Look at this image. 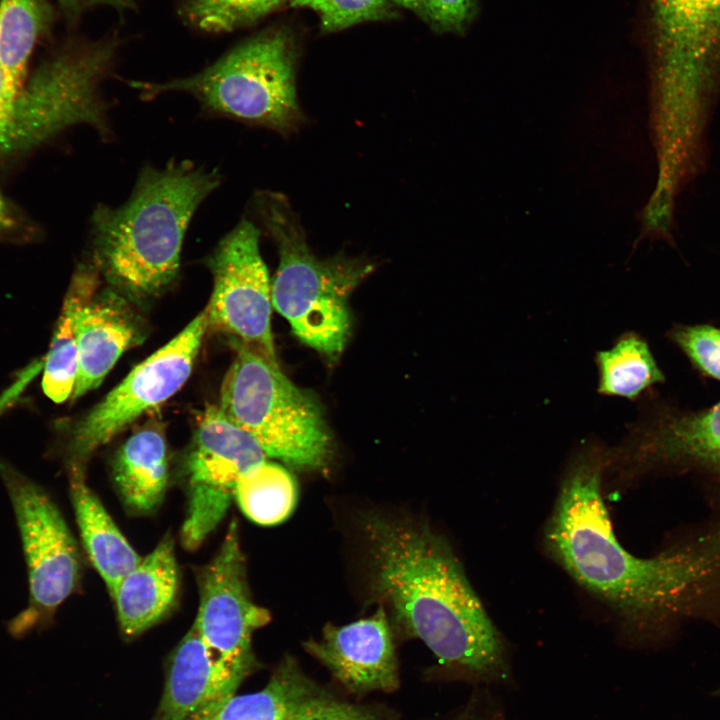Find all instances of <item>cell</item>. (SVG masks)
<instances>
[{"instance_id":"obj_1","label":"cell","mask_w":720,"mask_h":720,"mask_svg":"<svg viewBox=\"0 0 720 720\" xmlns=\"http://www.w3.org/2000/svg\"><path fill=\"white\" fill-rule=\"evenodd\" d=\"M610 450L585 442L572 457L546 529L553 556L626 622L649 625L688 608L720 579V532L653 558L615 537L602 498Z\"/></svg>"},{"instance_id":"obj_5","label":"cell","mask_w":720,"mask_h":720,"mask_svg":"<svg viewBox=\"0 0 720 720\" xmlns=\"http://www.w3.org/2000/svg\"><path fill=\"white\" fill-rule=\"evenodd\" d=\"M299 56L296 32L288 25H275L241 41L191 76L127 84L143 100L183 92L207 115L287 134L303 120L296 91Z\"/></svg>"},{"instance_id":"obj_29","label":"cell","mask_w":720,"mask_h":720,"mask_svg":"<svg viewBox=\"0 0 720 720\" xmlns=\"http://www.w3.org/2000/svg\"><path fill=\"white\" fill-rule=\"evenodd\" d=\"M673 340L706 374L720 380V330L707 325L676 329Z\"/></svg>"},{"instance_id":"obj_22","label":"cell","mask_w":720,"mask_h":720,"mask_svg":"<svg viewBox=\"0 0 720 720\" xmlns=\"http://www.w3.org/2000/svg\"><path fill=\"white\" fill-rule=\"evenodd\" d=\"M597 392L604 396L638 398L642 392L664 381L647 342L628 331L595 355Z\"/></svg>"},{"instance_id":"obj_27","label":"cell","mask_w":720,"mask_h":720,"mask_svg":"<svg viewBox=\"0 0 720 720\" xmlns=\"http://www.w3.org/2000/svg\"><path fill=\"white\" fill-rule=\"evenodd\" d=\"M289 6L312 10L319 19L322 34L399 17L398 7L392 0H290Z\"/></svg>"},{"instance_id":"obj_25","label":"cell","mask_w":720,"mask_h":720,"mask_svg":"<svg viewBox=\"0 0 720 720\" xmlns=\"http://www.w3.org/2000/svg\"><path fill=\"white\" fill-rule=\"evenodd\" d=\"M290 0H181L179 15L192 28L209 34L250 27L289 5Z\"/></svg>"},{"instance_id":"obj_30","label":"cell","mask_w":720,"mask_h":720,"mask_svg":"<svg viewBox=\"0 0 720 720\" xmlns=\"http://www.w3.org/2000/svg\"><path fill=\"white\" fill-rule=\"evenodd\" d=\"M58 2L67 18L74 20L84 11L96 6L111 7L120 13L134 10L139 0H58Z\"/></svg>"},{"instance_id":"obj_23","label":"cell","mask_w":720,"mask_h":720,"mask_svg":"<svg viewBox=\"0 0 720 720\" xmlns=\"http://www.w3.org/2000/svg\"><path fill=\"white\" fill-rule=\"evenodd\" d=\"M47 0H0V65L11 91L26 82L28 60L51 21Z\"/></svg>"},{"instance_id":"obj_9","label":"cell","mask_w":720,"mask_h":720,"mask_svg":"<svg viewBox=\"0 0 720 720\" xmlns=\"http://www.w3.org/2000/svg\"><path fill=\"white\" fill-rule=\"evenodd\" d=\"M207 328L203 310L172 340L135 366L76 424L68 444L69 471H85L96 449L184 385Z\"/></svg>"},{"instance_id":"obj_18","label":"cell","mask_w":720,"mask_h":720,"mask_svg":"<svg viewBox=\"0 0 720 720\" xmlns=\"http://www.w3.org/2000/svg\"><path fill=\"white\" fill-rule=\"evenodd\" d=\"M179 574L169 536L119 582L111 595L122 633L135 637L161 621L174 607Z\"/></svg>"},{"instance_id":"obj_21","label":"cell","mask_w":720,"mask_h":720,"mask_svg":"<svg viewBox=\"0 0 720 720\" xmlns=\"http://www.w3.org/2000/svg\"><path fill=\"white\" fill-rule=\"evenodd\" d=\"M99 270L91 262L74 272L45 359L42 388L56 403L72 396L78 372L74 314L81 297L97 288Z\"/></svg>"},{"instance_id":"obj_2","label":"cell","mask_w":720,"mask_h":720,"mask_svg":"<svg viewBox=\"0 0 720 720\" xmlns=\"http://www.w3.org/2000/svg\"><path fill=\"white\" fill-rule=\"evenodd\" d=\"M376 593L407 636L448 668L478 680L505 672L504 645L448 544L423 526L368 516Z\"/></svg>"},{"instance_id":"obj_13","label":"cell","mask_w":720,"mask_h":720,"mask_svg":"<svg viewBox=\"0 0 720 720\" xmlns=\"http://www.w3.org/2000/svg\"><path fill=\"white\" fill-rule=\"evenodd\" d=\"M664 465L696 466L720 475V401L703 411L643 417L610 450L609 468L620 472Z\"/></svg>"},{"instance_id":"obj_11","label":"cell","mask_w":720,"mask_h":720,"mask_svg":"<svg viewBox=\"0 0 720 720\" xmlns=\"http://www.w3.org/2000/svg\"><path fill=\"white\" fill-rule=\"evenodd\" d=\"M260 228L242 219L207 258L213 291L208 327L227 333L276 361L271 332V284L259 247Z\"/></svg>"},{"instance_id":"obj_17","label":"cell","mask_w":720,"mask_h":720,"mask_svg":"<svg viewBox=\"0 0 720 720\" xmlns=\"http://www.w3.org/2000/svg\"><path fill=\"white\" fill-rule=\"evenodd\" d=\"M78 349L73 400L98 387L138 337V325L126 301L114 291L84 294L74 314Z\"/></svg>"},{"instance_id":"obj_15","label":"cell","mask_w":720,"mask_h":720,"mask_svg":"<svg viewBox=\"0 0 720 720\" xmlns=\"http://www.w3.org/2000/svg\"><path fill=\"white\" fill-rule=\"evenodd\" d=\"M303 648L351 693H390L399 687L393 634L383 607L347 625L327 624L321 638L305 641Z\"/></svg>"},{"instance_id":"obj_3","label":"cell","mask_w":720,"mask_h":720,"mask_svg":"<svg viewBox=\"0 0 720 720\" xmlns=\"http://www.w3.org/2000/svg\"><path fill=\"white\" fill-rule=\"evenodd\" d=\"M221 181L217 169L188 160L145 166L126 202L95 208L92 262L128 296L159 293L179 272L184 237L196 210Z\"/></svg>"},{"instance_id":"obj_8","label":"cell","mask_w":720,"mask_h":720,"mask_svg":"<svg viewBox=\"0 0 720 720\" xmlns=\"http://www.w3.org/2000/svg\"><path fill=\"white\" fill-rule=\"evenodd\" d=\"M0 477L14 509L28 570V605L8 626L11 634L22 637L52 623L59 606L79 586L81 561L49 493L2 459Z\"/></svg>"},{"instance_id":"obj_14","label":"cell","mask_w":720,"mask_h":720,"mask_svg":"<svg viewBox=\"0 0 720 720\" xmlns=\"http://www.w3.org/2000/svg\"><path fill=\"white\" fill-rule=\"evenodd\" d=\"M201 720H385L374 706L339 698L285 656L260 690L232 695Z\"/></svg>"},{"instance_id":"obj_7","label":"cell","mask_w":720,"mask_h":720,"mask_svg":"<svg viewBox=\"0 0 720 720\" xmlns=\"http://www.w3.org/2000/svg\"><path fill=\"white\" fill-rule=\"evenodd\" d=\"M234 360L221 387L219 409L268 457L301 470L328 464L331 435L318 401L270 360L232 339Z\"/></svg>"},{"instance_id":"obj_4","label":"cell","mask_w":720,"mask_h":720,"mask_svg":"<svg viewBox=\"0 0 720 720\" xmlns=\"http://www.w3.org/2000/svg\"><path fill=\"white\" fill-rule=\"evenodd\" d=\"M250 210L279 253L271 284L272 306L302 343L336 359L350 335L349 296L373 266L345 256L324 260L316 257L288 199L281 193L256 192Z\"/></svg>"},{"instance_id":"obj_26","label":"cell","mask_w":720,"mask_h":720,"mask_svg":"<svg viewBox=\"0 0 720 720\" xmlns=\"http://www.w3.org/2000/svg\"><path fill=\"white\" fill-rule=\"evenodd\" d=\"M48 139L42 122L19 93H13L0 65V157L26 151Z\"/></svg>"},{"instance_id":"obj_31","label":"cell","mask_w":720,"mask_h":720,"mask_svg":"<svg viewBox=\"0 0 720 720\" xmlns=\"http://www.w3.org/2000/svg\"><path fill=\"white\" fill-rule=\"evenodd\" d=\"M15 226L14 214L0 191V236L11 231Z\"/></svg>"},{"instance_id":"obj_19","label":"cell","mask_w":720,"mask_h":720,"mask_svg":"<svg viewBox=\"0 0 720 720\" xmlns=\"http://www.w3.org/2000/svg\"><path fill=\"white\" fill-rule=\"evenodd\" d=\"M113 476L130 511L148 514L160 505L169 479L167 442L160 425H146L123 443L113 462Z\"/></svg>"},{"instance_id":"obj_6","label":"cell","mask_w":720,"mask_h":720,"mask_svg":"<svg viewBox=\"0 0 720 720\" xmlns=\"http://www.w3.org/2000/svg\"><path fill=\"white\" fill-rule=\"evenodd\" d=\"M662 145L695 151L720 67V0H648Z\"/></svg>"},{"instance_id":"obj_16","label":"cell","mask_w":720,"mask_h":720,"mask_svg":"<svg viewBox=\"0 0 720 720\" xmlns=\"http://www.w3.org/2000/svg\"><path fill=\"white\" fill-rule=\"evenodd\" d=\"M243 680L213 658L192 624L169 657L153 720H201L234 695Z\"/></svg>"},{"instance_id":"obj_10","label":"cell","mask_w":720,"mask_h":720,"mask_svg":"<svg viewBox=\"0 0 720 720\" xmlns=\"http://www.w3.org/2000/svg\"><path fill=\"white\" fill-rule=\"evenodd\" d=\"M267 457L254 438L218 406L204 409L184 464L188 505L181 542L186 549H197L219 525L240 477Z\"/></svg>"},{"instance_id":"obj_12","label":"cell","mask_w":720,"mask_h":720,"mask_svg":"<svg viewBox=\"0 0 720 720\" xmlns=\"http://www.w3.org/2000/svg\"><path fill=\"white\" fill-rule=\"evenodd\" d=\"M237 523L232 521L216 555L198 573L199 607L193 622L213 658L245 679L256 668L254 631L270 621L251 598Z\"/></svg>"},{"instance_id":"obj_24","label":"cell","mask_w":720,"mask_h":720,"mask_svg":"<svg viewBox=\"0 0 720 720\" xmlns=\"http://www.w3.org/2000/svg\"><path fill=\"white\" fill-rule=\"evenodd\" d=\"M234 499L253 522L275 525L287 519L294 510L297 486L284 466L266 460L240 477Z\"/></svg>"},{"instance_id":"obj_20","label":"cell","mask_w":720,"mask_h":720,"mask_svg":"<svg viewBox=\"0 0 720 720\" xmlns=\"http://www.w3.org/2000/svg\"><path fill=\"white\" fill-rule=\"evenodd\" d=\"M71 500L88 557L110 595L140 562L99 498L86 485L84 472H69Z\"/></svg>"},{"instance_id":"obj_28","label":"cell","mask_w":720,"mask_h":720,"mask_svg":"<svg viewBox=\"0 0 720 720\" xmlns=\"http://www.w3.org/2000/svg\"><path fill=\"white\" fill-rule=\"evenodd\" d=\"M437 34L464 35L479 13L478 0H392Z\"/></svg>"}]
</instances>
